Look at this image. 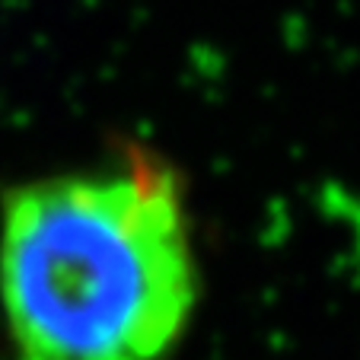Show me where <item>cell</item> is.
Returning a JSON list of instances; mask_svg holds the SVG:
<instances>
[{
	"label": "cell",
	"mask_w": 360,
	"mask_h": 360,
	"mask_svg": "<svg viewBox=\"0 0 360 360\" xmlns=\"http://www.w3.org/2000/svg\"><path fill=\"white\" fill-rule=\"evenodd\" d=\"M201 297L176 169L143 147L32 179L0 207L13 360H169Z\"/></svg>",
	"instance_id": "cell-1"
}]
</instances>
